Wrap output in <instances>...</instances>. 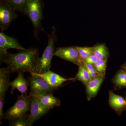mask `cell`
<instances>
[{
	"mask_svg": "<svg viewBox=\"0 0 126 126\" xmlns=\"http://www.w3.org/2000/svg\"><path fill=\"white\" fill-rule=\"evenodd\" d=\"M39 50L36 48L20 50L19 52L12 54L7 52L0 58V63L4 62L7 65L11 74L15 72L34 73L39 58Z\"/></svg>",
	"mask_w": 126,
	"mask_h": 126,
	"instance_id": "6da1fadb",
	"label": "cell"
},
{
	"mask_svg": "<svg viewBox=\"0 0 126 126\" xmlns=\"http://www.w3.org/2000/svg\"><path fill=\"white\" fill-rule=\"evenodd\" d=\"M44 8L43 0H28L23 12L31 21L34 27V36L36 38L40 32L45 31L41 24L44 18Z\"/></svg>",
	"mask_w": 126,
	"mask_h": 126,
	"instance_id": "7a4b0ae2",
	"label": "cell"
},
{
	"mask_svg": "<svg viewBox=\"0 0 126 126\" xmlns=\"http://www.w3.org/2000/svg\"><path fill=\"white\" fill-rule=\"evenodd\" d=\"M52 29L51 33L47 34L48 44L42 56L39 58L34 73H44L50 70L51 68V62L55 53V44L57 41L55 33L56 29L53 26Z\"/></svg>",
	"mask_w": 126,
	"mask_h": 126,
	"instance_id": "3957f363",
	"label": "cell"
},
{
	"mask_svg": "<svg viewBox=\"0 0 126 126\" xmlns=\"http://www.w3.org/2000/svg\"><path fill=\"white\" fill-rule=\"evenodd\" d=\"M31 101L29 96L22 94L18 96L14 106L10 108L4 113L3 119L9 120L22 117L30 110Z\"/></svg>",
	"mask_w": 126,
	"mask_h": 126,
	"instance_id": "277c9868",
	"label": "cell"
},
{
	"mask_svg": "<svg viewBox=\"0 0 126 126\" xmlns=\"http://www.w3.org/2000/svg\"><path fill=\"white\" fill-rule=\"evenodd\" d=\"M31 77L27 79L29 86L30 88L29 96H35L52 93L58 88L50 86L47 82L39 76L31 73Z\"/></svg>",
	"mask_w": 126,
	"mask_h": 126,
	"instance_id": "5b68a950",
	"label": "cell"
},
{
	"mask_svg": "<svg viewBox=\"0 0 126 126\" xmlns=\"http://www.w3.org/2000/svg\"><path fill=\"white\" fill-rule=\"evenodd\" d=\"M16 11L5 1H0V28L1 31L7 30L12 22L17 18Z\"/></svg>",
	"mask_w": 126,
	"mask_h": 126,
	"instance_id": "8992f818",
	"label": "cell"
},
{
	"mask_svg": "<svg viewBox=\"0 0 126 126\" xmlns=\"http://www.w3.org/2000/svg\"><path fill=\"white\" fill-rule=\"evenodd\" d=\"M55 55L78 66L82 64L80 61L79 53L76 46L58 47L56 48Z\"/></svg>",
	"mask_w": 126,
	"mask_h": 126,
	"instance_id": "52a82bcc",
	"label": "cell"
},
{
	"mask_svg": "<svg viewBox=\"0 0 126 126\" xmlns=\"http://www.w3.org/2000/svg\"><path fill=\"white\" fill-rule=\"evenodd\" d=\"M9 49L19 50L26 49L20 44L16 39L6 35L1 31L0 33V58L5 54Z\"/></svg>",
	"mask_w": 126,
	"mask_h": 126,
	"instance_id": "ba28073f",
	"label": "cell"
},
{
	"mask_svg": "<svg viewBox=\"0 0 126 126\" xmlns=\"http://www.w3.org/2000/svg\"><path fill=\"white\" fill-rule=\"evenodd\" d=\"M31 101V113L29 115L32 125L40 118L46 115L50 110L43 106L33 96H30Z\"/></svg>",
	"mask_w": 126,
	"mask_h": 126,
	"instance_id": "9c48e42d",
	"label": "cell"
},
{
	"mask_svg": "<svg viewBox=\"0 0 126 126\" xmlns=\"http://www.w3.org/2000/svg\"><path fill=\"white\" fill-rule=\"evenodd\" d=\"M39 76L44 79L49 84L53 87L59 88L66 81L75 80L74 78L65 79L59 74L52 72L50 70L42 74L31 73Z\"/></svg>",
	"mask_w": 126,
	"mask_h": 126,
	"instance_id": "30bf717a",
	"label": "cell"
},
{
	"mask_svg": "<svg viewBox=\"0 0 126 126\" xmlns=\"http://www.w3.org/2000/svg\"><path fill=\"white\" fill-rule=\"evenodd\" d=\"M105 78V76L99 75L88 82L86 86V95L88 101H90L96 96Z\"/></svg>",
	"mask_w": 126,
	"mask_h": 126,
	"instance_id": "8fae6325",
	"label": "cell"
},
{
	"mask_svg": "<svg viewBox=\"0 0 126 126\" xmlns=\"http://www.w3.org/2000/svg\"><path fill=\"white\" fill-rule=\"evenodd\" d=\"M109 105L118 115L126 109V101L121 96L115 94L112 90L109 92Z\"/></svg>",
	"mask_w": 126,
	"mask_h": 126,
	"instance_id": "7c38bea8",
	"label": "cell"
},
{
	"mask_svg": "<svg viewBox=\"0 0 126 126\" xmlns=\"http://www.w3.org/2000/svg\"><path fill=\"white\" fill-rule=\"evenodd\" d=\"M32 96L34 97L43 106L50 110L55 107H59L61 104L60 99L54 96L51 93Z\"/></svg>",
	"mask_w": 126,
	"mask_h": 126,
	"instance_id": "4fadbf2b",
	"label": "cell"
},
{
	"mask_svg": "<svg viewBox=\"0 0 126 126\" xmlns=\"http://www.w3.org/2000/svg\"><path fill=\"white\" fill-rule=\"evenodd\" d=\"M10 86L11 88V94H13L16 89L19 91L21 94H26L29 86L28 81L24 77V73H19L17 77L10 83Z\"/></svg>",
	"mask_w": 126,
	"mask_h": 126,
	"instance_id": "5bb4252c",
	"label": "cell"
},
{
	"mask_svg": "<svg viewBox=\"0 0 126 126\" xmlns=\"http://www.w3.org/2000/svg\"><path fill=\"white\" fill-rule=\"evenodd\" d=\"M10 74L7 67L0 69V99L1 100H5L6 94L10 86Z\"/></svg>",
	"mask_w": 126,
	"mask_h": 126,
	"instance_id": "9a60e30c",
	"label": "cell"
},
{
	"mask_svg": "<svg viewBox=\"0 0 126 126\" xmlns=\"http://www.w3.org/2000/svg\"><path fill=\"white\" fill-rule=\"evenodd\" d=\"M112 82L116 90L126 88V73L120 69L113 79Z\"/></svg>",
	"mask_w": 126,
	"mask_h": 126,
	"instance_id": "2e32d148",
	"label": "cell"
},
{
	"mask_svg": "<svg viewBox=\"0 0 126 126\" xmlns=\"http://www.w3.org/2000/svg\"><path fill=\"white\" fill-rule=\"evenodd\" d=\"M93 54L98 59L107 60L109 55L108 49L104 44L97 45L93 47Z\"/></svg>",
	"mask_w": 126,
	"mask_h": 126,
	"instance_id": "e0dca14e",
	"label": "cell"
},
{
	"mask_svg": "<svg viewBox=\"0 0 126 126\" xmlns=\"http://www.w3.org/2000/svg\"><path fill=\"white\" fill-rule=\"evenodd\" d=\"M9 122L10 126H32L29 115H25L22 117L11 119Z\"/></svg>",
	"mask_w": 126,
	"mask_h": 126,
	"instance_id": "ac0fdd59",
	"label": "cell"
},
{
	"mask_svg": "<svg viewBox=\"0 0 126 126\" xmlns=\"http://www.w3.org/2000/svg\"><path fill=\"white\" fill-rule=\"evenodd\" d=\"M28 0H6V2L16 11L23 13Z\"/></svg>",
	"mask_w": 126,
	"mask_h": 126,
	"instance_id": "d6986e66",
	"label": "cell"
},
{
	"mask_svg": "<svg viewBox=\"0 0 126 126\" xmlns=\"http://www.w3.org/2000/svg\"><path fill=\"white\" fill-rule=\"evenodd\" d=\"M76 47L79 53L80 61L83 64L86 58L93 54V47Z\"/></svg>",
	"mask_w": 126,
	"mask_h": 126,
	"instance_id": "ffe728a7",
	"label": "cell"
},
{
	"mask_svg": "<svg viewBox=\"0 0 126 126\" xmlns=\"http://www.w3.org/2000/svg\"><path fill=\"white\" fill-rule=\"evenodd\" d=\"M107 60V59H98L96 63L94 65L95 70L100 75L105 76Z\"/></svg>",
	"mask_w": 126,
	"mask_h": 126,
	"instance_id": "44dd1931",
	"label": "cell"
},
{
	"mask_svg": "<svg viewBox=\"0 0 126 126\" xmlns=\"http://www.w3.org/2000/svg\"><path fill=\"white\" fill-rule=\"evenodd\" d=\"M79 68L82 71L84 77L86 80V83L87 84L88 82L91 80V78H90V75H89L88 72L83 63L79 65Z\"/></svg>",
	"mask_w": 126,
	"mask_h": 126,
	"instance_id": "7402d4cb",
	"label": "cell"
},
{
	"mask_svg": "<svg viewBox=\"0 0 126 126\" xmlns=\"http://www.w3.org/2000/svg\"><path fill=\"white\" fill-rule=\"evenodd\" d=\"M98 60V58L94 55L92 54L86 58L83 61V63H86L94 65Z\"/></svg>",
	"mask_w": 126,
	"mask_h": 126,
	"instance_id": "603a6c76",
	"label": "cell"
},
{
	"mask_svg": "<svg viewBox=\"0 0 126 126\" xmlns=\"http://www.w3.org/2000/svg\"><path fill=\"white\" fill-rule=\"evenodd\" d=\"M75 78L76 79H78L79 81L82 82L84 86H86L87 85V83H86V80H85V78L84 77L82 71L79 68L78 72Z\"/></svg>",
	"mask_w": 126,
	"mask_h": 126,
	"instance_id": "cb8c5ba5",
	"label": "cell"
},
{
	"mask_svg": "<svg viewBox=\"0 0 126 126\" xmlns=\"http://www.w3.org/2000/svg\"><path fill=\"white\" fill-rule=\"evenodd\" d=\"M5 100L0 99V124L2 123V120L3 119L4 113H3V109L4 105Z\"/></svg>",
	"mask_w": 126,
	"mask_h": 126,
	"instance_id": "d4e9b609",
	"label": "cell"
},
{
	"mask_svg": "<svg viewBox=\"0 0 126 126\" xmlns=\"http://www.w3.org/2000/svg\"><path fill=\"white\" fill-rule=\"evenodd\" d=\"M120 69L123 70L124 72L126 73V63H125L124 64H123L121 66V69Z\"/></svg>",
	"mask_w": 126,
	"mask_h": 126,
	"instance_id": "484cf974",
	"label": "cell"
},
{
	"mask_svg": "<svg viewBox=\"0 0 126 126\" xmlns=\"http://www.w3.org/2000/svg\"><path fill=\"white\" fill-rule=\"evenodd\" d=\"M6 0H0V1H6Z\"/></svg>",
	"mask_w": 126,
	"mask_h": 126,
	"instance_id": "4316f807",
	"label": "cell"
},
{
	"mask_svg": "<svg viewBox=\"0 0 126 126\" xmlns=\"http://www.w3.org/2000/svg\"></svg>",
	"mask_w": 126,
	"mask_h": 126,
	"instance_id": "83f0119b",
	"label": "cell"
}]
</instances>
